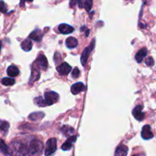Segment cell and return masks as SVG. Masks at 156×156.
Masks as SVG:
<instances>
[{"label":"cell","mask_w":156,"mask_h":156,"mask_svg":"<svg viewBox=\"0 0 156 156\" xmlns=\"http://www.w3.org/2000/svg\"><path fill=\"white\" fill-rule=\"evenodd\" d=\"M94 47H95V39H93L91 44L88 46L87 47L86 49H84V50L83 51L82 54H81V64L84 67H85L86 64H87V60L89 58L90 54L92 50H93Z\"/></svg>","instance_id":"cell-1"},{"label":"cell","mask_w":156,"mask_h":156,"mask_svg":"<svg viewBox=\"0 0 156 156\" xmlns=\"http://www.w3.org/2000/svg\"><path fill=\"white\" fill-rule=\"evenodd\" d=\"M44 101L47 106H51L59 99V95L56 92L54 91H50L47 92L44 94Z\"/></svg>","instance_id":"cell-2"},{"label":"cell","mask_w":156,"mask_h":156,"mask_svg":"<svg viewBox=\"0 0 156 156\" xmlns=\"http://www.w3.org/2000/svg\"><path fill=\"white\" fill-rule=\"evenodd\" d=\"M57 149V139L54 138H51L47 140L46 143V148L44 154L45 156H49L52 154Z\"/></svg>","instance_id":"cell-3"},{"label":"cell","mask_w":156,"mask_h":156,"mask_svg":"<svg viewBox=\"0 0 156 156\" xmlns=\"http://www.w3.org/2000/svg\"><path fill=\"white\" fill-rule=\"evenodd\" d=\"M42 148H43V144H42L41 142L35 139L30 142L28 152L31 154H34L40 151L42 149Z\"/></svg>","instance_id":"cell-4"},{"label":"cell","mask_w":156,"mask_h":156,"mask_svg":"<svg viewBox=\"0 0 156 156\" xmlns=\"http://www.w3.org/2000/svg\"><path fill=\"white\" fill-rule=\"evenodd\" d=\"M35 65L38 67H40L42 70H46L48 66V63H47V60L45 56L43 54L40 53L37 57V60L35 61Z\"/></svg>","instance_id":"cell-5"},{"label":"cell","mask_w":156,"mask_h":156,"mask_svg":"<svg viewBox=\"0 0 156 156\" xmlns=\"http://www.w3.org/2000/svg\"><path fill=\"white\" fill-rule=\"evenodd\" d=\"M72 68L70 65H69L67 63L63 62L62 64H60L59 66H57V71L58 72V74L61 76H66L71 72Z\"/></svg>","instance_id":"cell-6"},{"label":"cell","mask_w":156,"mask_h":156,"mask_svg":"<svg viewBox=\"0 0 156 156\" xmlns=\"http://www.w3.org/2000/svg\"><path fill=\"white\" fill-rule=\"evenodd\" d=\"M133 116L138 121H142L145 119V113L142 112V106L139 105L133 109Z\"/></svg>","instance_id":"cell-7"},{"label":"cell","mask_w":156,"mask_h":156,"mask_svg":"<svg viewBox=\"0 0 156 156\" xmlns=\"http://www.w3.org/2000/svg\"><path fill=\"white\" fill-rule=\"evenodd\" d=\"M141 136L142 138L145 140L151 139L154 137V135L151 133V127H150L149 125H145V126H143L142 129Z\"/></svg>","instance_id":"cell-8"},{"label":"cell","mask_w":156,"mask_h":156,"mask_svg":"<svg viewBox=\"0 0 156 156\" xmlns=\"http://www.w3.org/2000/svg\"><path fill=\"white\" fill-rule=\"evenodd\" d=\"M77 140V136H71L67 139V141L62 145L61 146V148L64 151H68V150L71 149L72 148V145L73 143H74Z\"/></svg>","instance_id":"cell-9"},{"label":"cell","mask_w":156,"mask_h":156,"mask_svg":"<svg viewBox=\"0 0 156 156\" xmlns=\"http://www.w3.org/2000/svg\"><path fill=\"white\" fill-rule=\"evenodd\" d=\"M84 90H85V85L82 82L76 83V84H73L72 87H71V93L74 95L80 93L81 92L84 91Z\"/></svg>","instance_id":"cell-10"},{"label":"cell","mask_w":156,"mask_h":156,"mask_svg":"<svg viewBox=\"0 0 156 156\" xmlns=\"http://www.w3.org/2000/svg\"><path fill=\"white\" fill-rule=\"evenodd\" d=\"M58 30L60 33L63 35H68V34L72 33L74 31V29L71 25H67V24H61L58 26Z\"/></svg>","instance_id":"cell-11"},{"label":"cell","mask_w":156,"mask_h":156,"mask_svg":"<svg viewBox=\"0 0 156 156\" xmlns=\"http://www.w3.org/2000/svg\"><path fill=\"white\" fill-rule=\"evenodd\" d=\"M42 37H43V35H42L41 30H40V29H35L29 35V39H32V40L35 41L37 42L41 41Z\"/></svg>","instance_id":"cell-12"},{"label":"cell","mask_w":156,"mask_h":156,"mask_svg":"<svg viewBox=\"0 0 156 156\" xmlns=\"http://www.w3.org/2000/svg\"><path fill=\"white\" fill-rule=\"evenodd\" d=\"M128 147L125 145H120L116 148L114 156H126L128 153Z\"/></svg>","instance_id":"cell-13"},{"label":"cell","mask_w":156,"mask_h":156,"mask_svg":"<svg viewBox=\"0 0 156 156\" xmlns=\"http://www.w3.org/2000/svg\"><path fill=\"white\" fill-rule=\"evenodd\" d=\"M148 54V50L145 48V47H143L141 50H139L137 52V54L135 56V58H136V61L138 63H141L143 59L145 57V56Z\"/></svg>","instance_id":"cell-14"},{"label":"cell","mask_w":156,"mask_h":156,"mask_svg":"<svg viewBox=\"0 0 156 156\" xmlns=\"http://www.w3.org/2000/svg\"><path fill=\"white\" fill-rule=\"evenodd\" d=\"M40 78V72H39L38 67L36 65H34L32 67V76H31V82L36 81Z\"/></svg>","instance_id":"cell-15"},{"label":"cell","mask_w":156,"mask_h":156,"mask_svg":"<svg viewBox=\"0 0 156 156\" xmlns=\"http://www.w3.org/2000/svg\"><path fill=\"white\" fill-rule=\"evenodd\" d=\"M7 74H8V75L9 76V77H15L19 75V71L17 67H15V66L14 65H11L8 67V69H7Z\"/></svg>","instance_id":"cell-16"},{"label":"cell","mask_w":156,"mask_h":156,"mask_svg":"<svg viewBox=\"0 0 156 156\" xmlns=\"http://www.w3.org/2000/svg\"><path fill=\"white\" fill-rule=\"evenodd\" d=\"M78 44V41H77V39L74 37H69L66 40V46H67L68 48H74L77 46Z\"/></svg>","instance_id":"cell-17"},{"label":"cell","mask_w":156,"mask_h":156,"mask_svg":"<svg viewBox=\"0 0 156 156\" xmlns=\"http://www.w3.org/2000/svg\"><path fill=\"white\" fill-rule=\"evenodd\" d=\"M44 117V113L41 112H32V114L29 115V118L32 121H38Z\"/></svg>","instance_id":"cell-18"},{"label":"cell","mask_w":156,"mask_h":156,"mask_svg":"<svg viewBox=\"0 0 156 156\" xmlns=\"http://www.w3.org/2000/svg\"><path fill=\"white\" fill-rule=\"evenodd\" d=\"M21 47L25 51H29L32 50V42L31 41L30 39H25L21 43Z\"/></svg>","instance_id":"cell-19"},{"label":"cell","mask_w":156,"mask_h":156,"mask_svg":"<svg viewBox=\"0 0 156 156\" xmlns=\"http://www.w3.org/2000/svg\"><path fill=\"white\" fill-rule=\"evenodd\" d=\"M61 132L64 133V136H71L74 133V129H73L72 127L71 126H64L62 128H61Z\"/></svg>","instance_id":"cell-20"},{"label":"cell","mask_w":156,"mask_h":156,"mask_svg":"<svg viewBox=\"0 0 156 156\" xmlns=\"http://www.w3.org/2000/svg\"><path fill=\"white\" fill-rule=\"evenodd\" d=\"M34 101H35V103L37 106H40V107H44V106H47L45 103V101H44V98H42L41 96L36 97L35 99H34Z\"/></svg>","instance_id":"cell-21"},{"label":"cell","mask_w":156,"mask_h":156,"mask_svg":"<svg viewBox=\"0 0 156 156\" xmlns=\"http://www.w3.org/2000/svg\"><path fill=\"white\" fill-rule=\"evenodd\" d=\"M0 152L3 153L5 154H8V149L5 143L4 142L3 140L0 139Z\"/></svg>","instance_id":"cell-22"},{"label":"cell","mask_w":156,"mask_h":156,"mask_svg":"<svg viewBox=\"0 0 156 156\" xmlns=\"http://www.w3.org/2000/svg\"><path fill=\"white\" fill-rule=\"evenodd\" d=\"M15 83V81L12 78L5 77L2 80V84L5 86H12Z\"/></svg>","instance_id":"cell-23"},{"label":"cell","mask_w":156,"mask_h":156,"mask_svg":"<svg viewBox=\"0 0 156 156\" xmlns=\"http://www.w3.org/2000/svg\"><path fill=\"white\" fill-rule=\"evenodd\" d=\"M9 128V124L7 123L6 121H2L0 120V129L4 132H7V130Z\"/></svg>","instance_id":"cell-24"},{"label":"cell","mask_w":156,"mask_h":156,"mask_svg":"<svg viewBox=\"0 0 156 156\" xmlns=\"http://www.w3.org/2000/svg\"><path fill=\"white\" fill-rule=\"evenodd\" d=\"M93 6V0H86L84 4V7L87 12H90Z\"/></svg>","instance_id":"cell-25"},{"label":"cell","mask_w":156,"mask_h":156,"mask_svg":"<svg viewBox=\"0 0 156 156\" xmlns=\"http://www.w3.org/2000/svg\"><path fill=\"white\" fill-rule=\"evenodd\" d=\"M7 12V7L5 2L2 0H0V12L5 13Z\"/></svg>","instance_id":"cell-26"},{"label":"cell","mask_w":156,"mask_h":156,"mask_svg":"<svg viewBox=\"0 0 156 156\" xmlns=\"http://www.w3.org/2000/svg\"><path fill=\"white\" fill-rule=\"evenodd\" d=\"M72 77L73 78H74V79H77V78H78V77L80 76V71L79 69L77 68V67H75V68L72 71Z\"/></svg>","instance_id":"cell-27"},{"label":"cell","mask_w":156,"mask_h":156,"mask_svg":"<svg viewBox=\"0 0 156 156\" xmlns=\"http://www.w3.org/2000/svg\"><path fill=\"white\" fill-rule=\"evenodd\" d=\"M154 60L151 57H148L146 58L145 60V64L147 66H149V67H152L154 65Z\"/></svg>","instance_id":"cell-28"},{"label":"cell","mask_w":156,"mask_h":156,"mask_svg":"<svg viewBox=\"0 0 156 156\" xmlns=\"http://www.w3.org/2000/svg\"><path fill=\"white\" fill-rule=\"evenodd\" d=\"M54 60H55V63H58L59 61L61 60V57H60V54H59L58 52H56L55 54H54Z\"/></svg>","instance_id":"cell-29"},{"label":"cell","mask_w":156,"mask_h":156,"mask_svg":"<svg viewBox=\"0 0 156 156\" xmlns=\"http://www.w3.org/2000/svg\"><path fill=\"white\" fill-rule=\"evenodd\" d=\"M78 2H79V0H70V7L71 8L74 7Z\"/></svg>","instance_id":"cell-30"},{"label":"cell","mask_w":156,"mask_h":156,"mask_svg":"<svg viewBox=\"0 0 156 156\" xmlns=\"http://www.w3.org/2000/svg\"><path fill=\"white\" fill-rule=\"evenodd\" d=\"M26 2H33V0H20V5L22 7L25 6V3Z\"/></svg>","instance_id":"cell-31"},{"label":"cell","mask_w":156,"mask_h":156,"mask_svg":"<svg viewBox=\"0 0 156 156\" xmlns=\"http://www.w3.org/2000/svg\"><path fill=\"white\" fill-rule=\"evenodd\" d=\"M133 156H145V154H134V155Z\"/></svg>","instance_id":"cell-32"},{"label":"cell","mask_w":156,"mask_h":156,"mask_svg":"<svg viewBox=\"0 0 156 156\" xmlns=\"http://www.w3.org/2000/svg\"><path fill=\"white\" fill-rule=\"evenodd\" d=\"M1 47H2V42L0 41V50H1Z\"/></svg>","instance_id":"cell-33"}]
</instances>
